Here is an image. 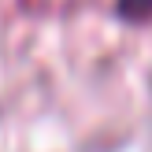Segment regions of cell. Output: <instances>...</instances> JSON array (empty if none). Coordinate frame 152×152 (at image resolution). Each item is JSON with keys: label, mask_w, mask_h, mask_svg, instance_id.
<instances>
[{"label": "cell", "mask_w": 152, "mask_h": 152, "mask_svg": "<svg viewBox=\"0 0 152 152\" xmlns=\"http://www.w3.org/2000/svg\"><path fill=\"white\" fill-rule=\"evenodd\" d=\"M119 15H126V19H148L152 0H119Z\"/></svg>", "instance_id": "1"}]
</instances>
